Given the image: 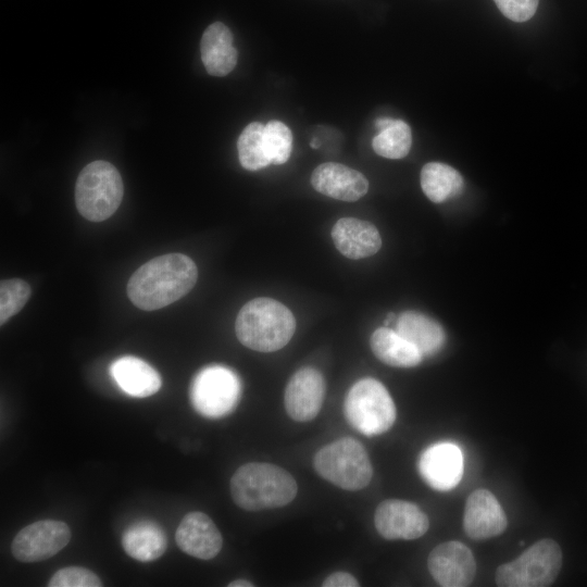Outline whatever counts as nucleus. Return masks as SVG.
<instances>
[{
	"label": "nucleus",
	"instance_id": "nucleus-1",
	"mask_svg": "<svg viewBox=\"0 0 587 587\" xmlns=\"http://www.w3.org/2000/svg\"><path fill=\"white\" fill-rule=\"evenodd\" d=\"M197 278V266L189 257L163 254L135 271L127 283V296L137 308L153 311L184 297Z\"/></svg>",
	"mask_w": 587,
	"mask_h": 587
},
{
	"label": "nucleus",
	"instance_id": "nucleus-2",
	"mask_svg": "<svg viewBox=\"0 0 587 587\" xmlns=\"http://www.w3.org/2000/svg\"><path fill=\"white\" fill-rule=\"evenodd\" d=\"M297 491L290 473L271 463H246L230 478L232 498L247 511L284 507L295 499Z\"/></svg>",
	"mask_w": 587,
	"mask_h": 587
},
{
	"label": "nucleus",
	"instance_id": "nucleus-3",
	"mask_svg": "<svg viewBox=\"0 0 587 587\" xmlns=\"http://www.w3.org/2000/svg\"><path fill=\"white\" fill-rule=\"evenodd\" d=\"M296 320L291 311L272 298H255L238 312L235 332L247 348L259 352H273L291 339Z\"/></svg>",
	"mask_w": 587,
	"mask_h": 587
},
{
	"label": "nucleus",
	"instance_id": "nucleus-4",
	"mask_svg": "<svg viewBox=\"0 0 587 587\" xmlns=\"http://www.w3.org/2000/svg\"><path fill=\"white\" fill-rule=\"evenodd\" d=\"M124 195L122 177L114 165L93 161L79 173L75 185V203L83 217L91 222L109 218L120 207Z\"/></svg>",
	"mask_w": 587,
	"mask_h": 587
},
{
	"label": "nucleus",
	"instance_id": "nucleus-5",
	"mask_svg": "<svg viewBox=\"0 0 587 587\" xmlns=\"http://www.w3.org/2000/svg\"><path fill=\"white\" fill-rule=\"evenodd\" d=\"M313 465L324 479L351 491L366 487L373 476L365 448L351 437L340 438L320 449Z\"/></svg>",
	"mask_w": 587,
	"mask_h": 587
},
{
	"label": "nucleus",
	"instance_id": "nucleus-6",
	"mask_svg": "<svg viewBox=\"0 0 587 587\" xmlns=\"http://www.w3.org/2000/svg\"><path fill=\"white\" fill-rule=\"evenodd\" d=\"M344 412L350 425L366 436L387 432L396 420V407L388 390L371 377L352 385L345 399Z\"/></svg>",
	"mask_w": 587,
	"mask_h": 587
},
{
	"label": "nucleus",
	"instance_id": "nucleus-7",
	"mask_svg": "<svg viewBox=\"0 0 587 587\" xmlns=\"http://www.w3.org/2000/svg\"><path fill=\"white\" fill-rule=\"evenodd\" d=\"M562 566L560 546L550 538L536 541L517 559L496 570L500 587H547L557 578Z\"/></svg>",
	"mask_w": 587,
	"mask_h": 587
},
{
	"label": "nucleus",
	"instance_id": "nucleus-8",
	"mask_svg": "<svg viewBox=\"0 0 587 587\" xmlns=\"http://www.w3.org/2000/svg\"><path fill=\"white\" fill-rule=\"evenodd\" d=\"M241 396V380L232 369L211 364L192 378L189 397L193 409L202 416L218 419L229 414Z\"/></svg>",
	"mask_w": 587,
	"mask_h": 587
},
{
	"label": "nucleus",
	"instance_id": "nucleus-9",
	"mask_svg": "<svg viewBox=\"0 0 587 587\" xmlns=\"http://www.w3.org/2000/svg\"><path fill=\"white\" fill-rule=\"evenodd\" d=\"M71 539V529L62 521L42 520L22 528L11 546L13 557L25 563L43 561L61 551Z\"/></svg>",
	"mask_w": 587,
	"mask_h": 587
},
{
	"label": "nucleus",
	"instance_id": "nucleus-10",
	"mask_svg": "<svg viewBox=\"0 0 587 587\" xmlns=\"http://www.w3.org/2000/svg\"><path fill=\"white\" fill-rule=\"evenodd\" d=\"M427 567L433 578L444 587H466L476 574L472 551L462 542L439 544L429 553Z\"/></svg>",
	"mask_w": 587,
	"mask_h": 587
},
{
	"label": "nucleus",
	"instance_id": "nucleus-11",
	"mask_svg": "<svg viewBox=\"0 0 587 587\" xmlns=\"http://www.w3.org/2000/svg\"><path fill=\"white\" fill-rule=\"evenodd\" d=\"M374 524L378 534L389 540L416 539L429 527L427 515L416 504L400 499L380 502L375 510Z\"/></svg>",
	"mask_w": 587,
	"mask_h": 587
},
{
	"label": "nucleus",
	"instance_id": "nucleus-12",
	"mask_svg": "<svg viewBox=\"0 0 587 587\" xmlns=\"http://www.w3.org/2000/svg\"><path fill=\"white\" fill-rule=\"evenodd\" d=\"M325 389L324 377L316 369L305 366L298 370L285 389L287 414L297 422L313 420L323 404Z\"/></svg>",
	"mask_w": 587,
	"mask_h": 587
},
{
	"label": "nucleus",
	"instance_id": "nucleus-13",
	"mask_svg": "<svg viewBox=\"0 0 587 587\" xmlns=\"http://www.w3.org/2000/svg\"><path fill=\"white\" fill-rule=\"evenodd\" d=\"M419 471L424 482L439 491L454 488L463 475V457L460 448L451 442L428 447L420 457Z\"/></svg>",
	"mask_w": 587,
	"mask_h": 587
},
{
	"label": "nucleus",
	"instance_id": "nucleus-14",
	"mask_svg": "<svg viewBox=\"0 0 587 587\" xmlns=\"http://www.w3.org/2000/svg\"><path fill=\"white\" fill-rule=\"evenodd\" d=\"M507 516L497 498L487 489H476L466 499L463 528L472 539H488L507 528Z\"/></svg>",
	"mask_w": 587,
	"mask_h": 587
},
{
	"label": "nucleus",
	"instance_id": "nucleus-15",
	"mask_svg": "<svg viewBox=\"0 0 587 587\" xmlns=\"http://www.w3.org/2000/svg\"><path fill=\"white\" fill-rule=\"evenodd\" d=\"M312 187L333 199L353 202L369 190V180L359 171L336 162H325L314 168Z\"/></svg>",
	"mask_w": 587,
	"mask_h": 587
},
{
	"label": "nucleus",
	"instance_id": "nucleus-16",
	"mask_svg": "<svg viewBox=\"0 0 587 587\" xmlns=\"http://www.w3.org/2000/svg\"><path fill=\"white\" fill-rule=\"evenodd\" d=\"M175 540L185 553L201 560H210L222 549V535L214 522L202 512L187 513L179 523Z\"/></svg>",
	"mask_w": 587,
	"mask_h": 587
},
{
	"label": "nucleus",
	"instance_id": "nucleus-17",
	"mask_svg": "<svg viewBox=\"0 0 587 587\" xmlns=\"http://www.w3.org/2000/svg\"><path fill=\"white\" fill-rule=\"evenodd\" d=\"M332 239L337 250L352 260L372 257L382 247L375 225L355 217L339 218L332 228Z\"/></svg>",
	"mask_w": 587,
	"mask_h": 587
},
{
	"label": "nucleus",
	"instance_id": "nucleus-18",
	"mask_svg": "<svg viewBox=\"0 0 587 587\" xmlns=\"http://www.w3.org/2000/svg\"><path fill=\"white\" fill-rule=\"evenodd\" d=\"M233 34L222 22L210 24L200 41L201 60L212 76H225L236 66L238 52L233 45Z\"/></svg>",
	"mask_w": 587,
	"mask_h": 587
},
{
	"label": "nucleus",
	"instance_id": "nucleus-19",
	"mask_svg": "<svg viewBox=\"0 0 587 587\" xmlns=\"http://www.w3.org/2000/svg\"><path fill=\"white\" fill-rule=\"evenodd\" d=\"M110 374L124 392L136 398L152 396L162 386L157 370L133 355L116 359L110 366Z\"/></svg>",
	"mask_w": 587,
	"mask_h": 587
},
{
	"label": "nucleus",
	"instance_id": "nucleus-20",
	"mask_svg": "<svg viewBox=\"0 0 587 587\" xmlns=\"http://www.w3.org/2000/svg\"><path fill=\"white\" fill-rule=\"evenodd\" d=\"M397 332L411 342L422 357L436 354L446 341L442 326L420 312H403L397 320Z\"/></svg>",
	"mask_w": 587,
	"mask_h": 587
},
{
	"label": "nucleus",
	"instance_id": "nucleus-21",
	"mask_svg": "<svg viewBox=\"0 0 587 587\" xmlns=\"http://www.w3.org/2000/svg\"><path fill=\"white\" fill-rule=\"evenodd\" d=\"M124 551L140 562L159 559L167 548V538L163 528L152 521H139L129 525L123 533Z\"/></svg>",
	"mask_w": 587,
	"mask_h": 587
},
{
	"label": "nucleus",
	"instance_id": "nucleus-22",
	"mask_svg": "<svg viewBox=\"0 0 587 587\" xmlns=\"http://www.w3.org/2000/svg\"><path fill=\"white\" fill-rule=\"evenodd\" d=\"M370 345L375 357L395 367H414L423 359L420 351L397 330L377 328L371 336Z\"/></svg>",
	"mask_w": 587,
	"mask_h": 587
},
{
	"label": "nucleus",
	"instance_id": "nucleus-23",
	"mask_svg": "<svg viewBox=\"0 0 587 587\" xmlns=\"http://www.w3.org/2000/svg\"><path fill=\"white\" fill-rule=\"evenodd\" d=\"M463 185L462 175L446 163L428 162L422 167L421 187L434 203H441L458 196Z\"/></svg>",
	"mask_w": 587,
	"mask_h": 587
},
{
	"label": "nucleus",
	"instance_id": "nucleus-24",
	"mask_svg": "<svg viewBox=\"0 0 587 587\" xmlns=\"http://www.w3.org/2000/svg\"><path fill=\"white\" fill-rule=\"evenodd\" d=\"M375 127L379 130L372 140L373 150L387 159L404 158L412 145L410 126L402 120L379 117L375 121Z\"/></svg>",
	"mask_w": 587,
	"mask_h": 587
},
{
	"label": "nucleus",
	"instance_id": "nucleus-25",
	"mask_svg": "<svg viewBox=\"0 0 587 587\" xmlns=\"http://www.w3.org/2000/svg\"><path fill=\"white\" fill-rule=\"evenodd\" d=\"M238 158L241 166L248 171H258L271 164L264 141V124H248L238 137Z\"/></svg>",
	"mask_w": 587,
	"mask_h": 587
},
{
	"label": "nucleus",
	"instance_id": "nucleus-26",
	"mask_svg": "<svg viewBox=\"0 0 587 587\" xmlns=\"http://www.w3.org/2000/svg\"><path fill=\"white\" fill-rule=\"evenodd\" d=\"M264 141L271 164H284L292 150V133L279 121H270L264 125Z\"/></svg>",
	"mask_w": 587,
	"mask_h": 587
},
{
	"label": "nucleus",
	"instance_id": "nucleus-27",
	"mask_svg": "<svg viewBox=\"0 0 587 587\" xmlns=\"http://www.w3.org/2000/svg\"><path fill=\"white\" fill-rule=\"evenodd\" d=\"M30 297L29 285L21 278L2 279L0 283V324L18 313Z\"/></svg>",
	"mask_w": 587,
	"mask_h": 587
},
{
	"label": "nucleus",
	"instance_id": "nucleus-28",
	"mask_svg": "<svg viewBox=\"0 0 587 587\" xmlns=\"http://www.w3.org/2000/svg\"><path fill=\"white\" fill-rule=\"evenodd\" d=\"M49 587H100L102 583L92 571L67 566L57 571L48 582Z\"/></svg>",
	"mask_w": 587,
	"mask_h": 587
},
{
	"label": "nucleus",
	"instance_id": "nucleus-29",
	"mask_svg": "<svg viewBox=\"0 0 587 587\" xmlns=\"http://www.w3.org/2000/svg\"><path fill=\"white\" fill-rule=\"evenodd\" d=\"M500 12L513 22H526L537 11L539 0H494Z\"/></svg>",
	"mask_w": 587,
	"mask_h": 587
},
{
	"label": "nucleus",
	"instance_id": "nucleus-30",
	"mask_svg": "<svg viewBox=\"0 0 587 587\" xmlns=\"http://www.w3.org/2000/svg\"><path fill=\"white\" fill-rule=\"evenodd\" d=\"M359 585L357 578L347 572L333 573L322 584L323 587H358Z\"/></svg>",
	"mask_w": 587,
	"mask_h": 587
},
{
	"label": "nucleus",
	"instance_id": "nucleus-31",
	"mask_svg": "<svg viewBox=\"0 0 587 587\" xmlns=\"http://www.w3.org/2000/svg\"><path fill=\"white\" fill-rule=\"evenodd\" d=\"M253 584L247 579H236L228 584V587H252Z\"/></svg>",
	"mask_w": 587,
	"mask_h": 587
},
{
	"label": "nucleus",
	"instance_id": "nucleus-32",
	"mask_svg": "<svg viewBox=\"0 0 587 587\" xmlns=\"http://www.w3.org/2000/svg\"><path fill=\"white\" fill-rule=\"evenodd\" d=\"M395 319V314L394 313H389L386 319H385V325L387 326L388 324L391 323V321Z\"/></svg>",
	"mask_w": 587,
	"mask_h": 587
}]
</instances>
